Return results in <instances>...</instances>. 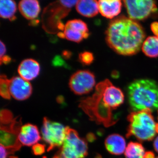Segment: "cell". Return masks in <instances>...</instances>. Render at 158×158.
I'll return each mask as SVG.
<instances>
[{
	"mask_svg": "<svg viewBox=\"0 0 158 158\" xmlns=\"http://www.w3.org/2000/svg\"><path fill=\"white\" fill-rule=\"evenodd\" d=\"M32 90L31 83L20 77H15L10 79V94L15 99L19 101L27 99L31 96Z\"/></svg>",
	"mask_w": 158,
	"mask_h": 158,
	"instance_id": "cell-11",
	"label": "cell"
},
{
	"mask_svg": "<svg viewBox=\"0 0 158 158\" xmlns=\"http://www.w3.org/2000/svg\"><path fill=\"white\" fill-rule=\"evenodd\" d=\"M129 123L126 137L135 138L140 141H150L156 134V123L151 110L145 109L132 112L127 116Z\"/></svg>",
	"mask_w": 158,
	"mask_h": 158,
	"instance_id": "cell-4",
	"label": "cell"
},
{
	"mask_svg": "<svg viewBox=\"0 0 158 158\" xmlns=\"http://www.w3.org/2000/svg\"><path fill=\"white\" fill-rule=\"evenodd\" d=\"M0 151H1L0 158H8L7 156H8V155L9 154L8 151L2 144H1V146H0Z\"/></svg>",
	"mask_w": 158,
	"mask_h": 158,
	"instance_id": "cell-25",
	"label": "cell"
},
{
	"mask_svg": "<svg viewBox=\"0 0 158 158\" xmlns=\"http://www.w3.org/2000/svg\"><path fill=\"white\" fill-rule=\"evenodd\" d=\"M77 1H57L47 7L42 16L43 27L45 31L54 34L58 31H64L65 26L61 19L67 16Z\"/></svg>",
	"mask_w": 158,
	"mask_h": 158,
	"instance_id": "cell-5",
	"label": "cell"
},
{
	"mask_svg": "<svg viewBox=\"0 0 158 158\" xmlns=\"http://www.w3.org/2000/svg\"><path fill=\"white\" fill-rule=\"evenodd\" d=\"M94 138H95L94 136L92 135V134H88V139L89 141H93V140H94Z\"/></svg>",
	"mask_w": 158,
	"mask_h": 158,
	"instance_id": "cell-31",
	"label": "cell"
},
{
	"mask_svg": "<svg viewBox=\"0 0 158 158\" xmlns=\"http://www.w3.org/2000/svg\"><path fill=\"white\" fill-rule=\"evenodd\" d=\"M8 158H18L17 157L15 156H10Z\"/></svg>",
	"mask_w": 158,
	"mask_h": 158,
	"instance_id": "cell-32",
	"label": "cell"
},
{
	"mask_svg": "<svg viewBox=\"0 0 158 158\" xmlns=\"http://www.w3.org/2000/svg\"><path fill=\"white\" fill-rule=\"evenodd\" d=\"M1 46H0V58H2L3 56H6L5 54L6 53V46L4 43L2 41H1L0 42Z\"/></svg>",
	"mask_w": 158,
	"mask_h": 158,
	"instance_id": "cell-26",
	"label": "cell"
},
{
	"mask_svg": "<svg viewBox=\"0 0 158 158\" xmlns=\"http://www.w3.org/2000/svg\"><path fill=\"white\" fill-rule=\"evenodd\" d=\"M99 12L104 17L113 19L121 11L122 3L118 0H101L98 1Z\"/></svg>",
	"mask_w": 158,
	"mask_h": 158,
	"instance_id": "cell-15",
	"label": "cell"
},
{
	"mask_svg": "<svg viewBox=\"0 0 158 158\" xmlns=\"http://www.w3.org/2000/svg\"><path fill=\"white\" fill-rule=\"evenodd\" d=\"M145 37L144 29L139 23L124 16L112 21L106 31L108 45L117 53L125 56L137 53Z\"/></svg>",
	"mask_w": 158,
	"mask_h": 158,
	"instance_id": "cell-1",
	"label": "cell"
},
{
	"mask_svg": "<svg viewBox=\"0 0 158 158\" xmlns=\"http://www.w3.org/2000/svg\"><path fill=\"white\" fill-rule=\"evenodd\" d=\"M63 56L66 58H69L70 56V53L68 51H64L63 53Z\"/></svg>",
	"mask_w": 158,
	"mask_h": 158,
	"instance_id": "cell-30",
	"label": "cell"
},
{
	"mask_svg": "<svg viewBox=\"0 0 158 158\" xmlns=\"http://www.w3.org/2000/svg\"><path fill=\"white\" fill-rule=\"evenodd\" d=\"M19 9L26 19L34 20L38 17L40 11L39 2L36 0H23L19 3Z\"/></svg>",
	"mask_w": 158,
	"mask_h": 158,
	"instance_id": "cell-16",
	"label": "cell"
},
{
	"mask_svg": "<svg viewBox=\"0 0 158 158\" xmlns=\"http://www.w3.org/2000/svg\"><path fill=\"white\" fill-rule=\"evenodd\" d=\"M106 149L111 154L119 156L125 152L126 148L125 139L117 134L108 136L105 141Z\"/></svg>",
	"mask_w": 158,
	"mask_h": 158,
	"instance_id": "cell-14",
	"label": "cell"
},
{
	"mask_svg": "<svg viewBox=\"0 0 158 158\" xmlns=\"http://www.w3.org/2000/svg\"><path fill=\"white\" fill-rule=\"evenodd\" d=\"M16 3L12 0H1L0 1V16L2 18L9 19L10 21L16 19Z\"/></svg>",
	"mask_w": 158,
	"mask_h": 158,
	"instance_id": "cell-18",
	"label": "cell"
},
{
	"mask_svg": "<svg viewBox=\"0 0 158 158\" xmlns=\"http://www.w3.org/2000/svg\"><path fill=\"white\" fill-rule=\"evenodd\" d=\"M143 158H156L154 152L152 151H148L145 152Z\"/></svg>",
	"mask_w": 158,
	"mask_h": 158,
	"instance_id": "cell-28",
	"label": "cell"
},
{
	"mask_svg": "<svg viewBox=\"0 0 158 158\" xmlns=\"http://www.w3.org/2000/svg\"><path fill=\"white\" fill-rule=\"evenodd\" d=\"M145 150L140 143L131 141L128 144L125 151L126 158H143Z\"/></svg>",
	"mask_w": 158,
	"mask_h": 158,
	"instance_id": "cell-20",
	"label": "cell"
},
{
	"mask_svg": "<svg viewBox=\"0 0 158 158\" xmlns=\"http://www.w3.org/2000/svg\"><path fill=\"white\" fill-rule=\"evenodd\" d=\"M40 71V66L39 63L32 59L23 60L18 68V72L20 77L28 81L37 77Z\"/></svg>",
	"mask_w": 158,
	"mask_h": 158,
	"instance_id": "cell-13",
	"label": "cell"
},
{
	"mask_svg": "<svg viewBox=\"0 0 158 158\" xmlns=\"http://www.w3.org/2000/svg\"><path fill=\"white\" fill-rule=\"evenodd\" d=\"M18 139L22 145L31 146L37 144L41 139V136L37 127L28 123L22 127Z\"/></svg>",
	"mask_w": 158,
	"mask_h": 158,
	"instance_id": "cell-12",
	"label": "cell"
},
{
	"mask_svg": "<svg viewBox=\"0 0 158 158\" xmlns=\"http://www.w3.org/2000/svg\"><path fill=\"white\" fill-rule=\"evenodd\" d=\"M151 29L156 37H158V22H155L151 25Z\"/></svg>",
	"mask_w": 158,
	"mask_h": 158,
	"instance_id": "cell-24",
	"label": "cell"
},
{
	"mask_svg": "<svg viewBox=\"0 0 158 158\" xmlns=\"http://www.w3.org/2000/svg\"><path fill=\"white\" fill-rule=\"evenodd\" d=\"M11 58L9 56H5L2 58H0V63L2 65V63L7 64L11 62Z\"/></svg>",
	"mask_w": 158,
	"mask_h": 158,
	"instance_id": "cell-27",
	"label": "cell"
},
{
	"mask_svg": "<svg viewBox=\"0 0 158 158\" xmlns=\"http://www.w3.org/2000/svg\"><path fill=\"white\" fill-rule=\"evenodd\" d=\"M153 146L156 152L158 153V136L156 138L153 143Z\"/></svg>",
	"mask_w": 158,
	"mask_h": 158,
	"instance_id": "cell-29",
	"label": "cell"
},
{
	"mask_svg": "<svg viewBox=\"0 0 158 158\" xmlns=\"http://www.w3.org/2000/svg\"><path fill=\"white\" fill-rule=\"evenodd\" d=\"M63 33L66 39L76 43L81 42L89 36L87 24L81 19L71 20L67 22Z\"/></svg>",
	"mask_w": 158,
	"mask_h": 158,
	"instance_id": "cell-10",
	"label": "cell"
},
{
	"mask_svg": "<svg viewBox=\"0 0 158 158\" xmlns=\"http://www.w3.org/2000/svg\"><path fill=\"white\" fill-rule=\"evenodd\" d=\"M10 80L7 78L5 75H1L0 77V94L3 98L10 99L11 94L10 92Z\"/></svg>",
	"mask_w": 158,
	"mask_h": 158,
	"instance_id": "cell-21",
	"label": "cell"
},
{
	"mask_svg": "<svg viewBox=\"0 0 158 158\" xmlns=\"http://www.w3.org/2000/svg\"><path fill=\"white\" fill-rule=\"evenodd\" d=\"M124 100L121 89L113 86L110 81H104L97 85L92 96L82 99L79 107L91 119L105 124L111 110H116Z\"/></svg>",
	"mask_w": 158,
	"mask_h": 158,
	"instance_id": "cell-2",
	"label": "cell"
},
{
	"mask_svg": "<svg viewBox=\"0 0 158 158\" xmlns=\"http://www.w3.org/2000/svg\"><path fill=\"white\" fill-rule=\"evenodd\" d=\"M69 84L71 90L75 94H87L90 93L95 86V76L89 70L77 71L71 76Z\"/></svg>",
	"mask_w": 158,
	"mask_h": 158,
	"instance_id": "cell-9",
	"label": "cell"
},
{
	"mask_svg": "<svg viewBox=\"0 0 158 158\" xmlns=\"http://www.w3.org/2000/svg\"><path fill=\"white\" fill-rule=\"evenodd\" d=\"M32 151L35 155H41L45 151V145L41 144H35L32 147Z\"/></svg>",
	"mask_w": 158,
	"mask_h": 158,
	"instance_id": "cell-23",
	"label": "cell"
},
{
	"mask_svg": "<svg viewBox=\"0 0 158 158\" xmlns=\"http://www.w3.org/2000/svg\"><path fill=\"white\" fill-rule=\"evenodd\" d=\"M129 17L134 20H142L157 10L155 1L152 0L123 1Z\"/></svg>",
	"mask_w": 158,
	"mask_h": 158,
	"instance_id": "cell-8",
	"label": "cell"
},
{
	"mask_svg": "<svg viewBox=\"0 0 158 158\" xmlns=\"http://www.w3.org/2000/svg\"><path fill=\"white\" fill-rule=\"evenodd\" d=\"M76 8L77 11L81 15L86 17H93L98 14V2L95 0L78 1Z\"/></svg>",
	"mask_w": 158,
	"mask_h": 158,
	"instance_id": "cell-17",
	"label": "cell"
},
{
	"mask_svg": "<svg viewBox=\"0 0 158 158\" xmlns=\"http://www.w3.org/2000/svg\"><path fill=\"white\" fill-rule=\"evenodd\" d=\"M127 94L130 106L135 112L158 109V85L153 80L139 79L132 82L128 87Z\"/></svg>",
	"mask_w": 158,
	"mask_h": 158,
	"instance_id": "cell-3",
	"label": "cell"
},
{
	"mask_svg": "<svg viewBox=\"0 0 158 158\" xmlns=\"http://www.w3.org/2000/svg\"><path fill=\"white\" fill-rule=\"evenodd\" d=\"M141 49L144 55L148 57H158V37L155 36L148 37L144 40Z\"/></svg>",
	"mask_w": 158,
	"mask_h": 158,
	"instance_id": "cell-19",
	"label": "cell"
},
{
	"mask_svg": "<svg viewBox=\"0 0 158 158\" xmlns=\"http://www.w3.org/2000/svg\"><path fill=\"white\" fill-rule=\"evenodd\" d=\"M158 158V157H157V158Z\"/></svg>",
	"mask_w": 158,
	"mask_h": 158,
	"instance_id": "cell-33",
	"label": "cell"
},
{
	"mask_svg": "<svg viewBox=\"0 0 158 158\" xmlns=\"http://www.w3.org/2000/svg\"><path fill=\"white\" fill-rule=\"evenodd\" d=\"M88 155L87 141L76 130L68 127L66 137L53 158H85Z\"/></svg>",
	"mask_w": 158,
	"mask_h": 158,
	"instance_id": "cell-6",
	"label": "cell"
},
{
	"mask_svg": "<svg viewBox=\"0 0 158 158\" xmlns=\"http://www.w3.org/2000/svg\"><path fill=\"white\" fill-rule=\"evenodd\" d=\"M68 127L59 123L52 121L47 117L44 118L41 135L43 140L48 145V151L62 145L65 141Z\"/></svg>",
	"mask_w": 158,
	"mask_h": 158,
	"instance_id": "cell-7",
	"label": "cell"
},
{
	"mask_svg": "<svg viewBox=\"0 0 158 158\" xmlns=\"http://www.w3.org/2000/svg\"><path fill=\"white\" fill-rule=\"evenodd\" d=\"M79 59L82 64L85 65H89L94 60L93 54L89 52H84L79 55Z\"/></svg>",
	"mask_w": 158,
	"mask_h": 158,
	"instance_id": "cell-22",
	"label": "cell"
}]
</instances>
